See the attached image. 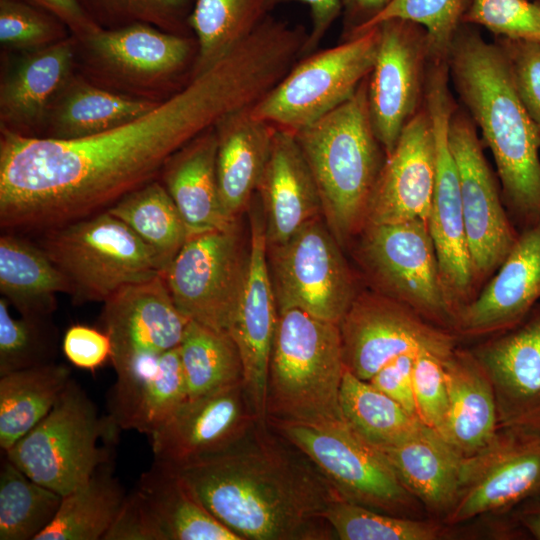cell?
<instances>
[{
    "label": "cell",
    "mask_w": 540,
    "mask_h": 540,
    "mask_svg": "<svg viewBox=\"0 0 540 540\" xmlns=\"http://www.w3.org/2000/svg\"><path fill=\"white\" fill-rule=\"evenodd\" d=\"M297 1L306 4L312 19L311 29L304 47L303 57L313 53L335 20L342 14V0H272L273 6Z\"/></svg>",
    "instance_id": "52"
},
{
    "label": "cell",
    "mask_w": 540,
    "mask_h": 540,
    "mask_svg": "<svg viewBox=\"0 0 540 540\" xmlns=\"http://www.w3.org/2000/svg\"><path fill=\"white\" fill-rule=\"evenodd\" d=\"M448 410L443 437L464 456L486 448L499 426L495 393L473 353L456 348L443 359Z\"/></svg>",
    "instance_id": "32"
},
{
    "label": "cell",
    "mask_w": 540,
    "mask_h": 540,
    "mask_svg": "<svg viewBox=\"0 0 540 540\" xmlns=\"http://www.w3.org/2000/svg\"><path fill=\"white\" fill-rule=\"evenodd\" d=\"M540 302V220L523 228L510 252L478 296L456 312L465 335L505 331Z\"/></svg>",
    "instance_id": "26"
},
{
    "label": "cell",
    "mask_w": 540,
    "mask_h": 540,
    "mask_svg": "<svg viewBox=\"0 0 540 540\" xmlns=\"http://www.w3.org/2000/svg\"><path fill=\"white\" fill-rule=\"evenodd\" d=\"M62 20L76 37H84L99 27L85 12L78 0H26Z\"/></svg>",
    "instance_id": "53"
},
{
    "label": "cell",
    "mask_w": 540,
    "mask_h": 540,
    "mask_svg": "<svg viewBox=\"0 0 540 540\" xmlns=\"http://www.w3.org/2000/svg\"><path fill=\"white\" fill-rule=\"evenodd\" d=\"M270 276L262 207L250 214V245L246 278L230 335L241 356L243 386L258 423L267 424L266 387L270 353L278 321Z\"/></svg>",
    "instance_id": "21"
},
{
    "label": "cell",
    "mask_w": 540,
    "mask_h": 540,
    "mask_svg": "<svg viewBox=\"0 0 540 540\" xmlns=\"http://www.w3.org/2000/svg\"><path fill=\"white\" fill-rule=\"evenodd\" d=\"M248 254L237 221L224 229L191 235L162 275L179 311L189 320L229 332Z\"/></svg>",
    "instance_id": "13"
},
{
    "label": "cell",
    "mask_w": 540,
    "mask_h": 540,
    "mask_svg": "<svg viewBox=\"0 0 540 540\" xmlns=\"http://www.w3.org/2000/svg\"><path fill=\"white\" fill-rule=\"evenodd\" d=\"M74 40L76 72L120 95L160 103L193 77L198 50L194 36L138 22L99 28Z\"/></svg>",
    "instance_id": "6"
},
{
    "label": "cell",
    "mask_w": 540,
    "mask_h": 540,
    "mask_svg": "<svg viewBox=\"0 0 540 540\" xmlns=\"http://www.w3.org/2000/svg\"><path fill=\"white\" fill-rule=\"evenodd\" d=\"M443 359L430 351H420L415 357L412 373L416 416L442 437L448 410Z\"/></svg>",
    "instance_id": "48"
},
{
    "label": "cell",
    "mask_w": 540,
    "mask_h": 540,
    "mask_svg": "<svg viewBox=\"0 0 540 540\" xmlns=\"http://www.w3.org/2000/svg\"><path fill=\"white\" fill-rule=\"evenodd\" d=\"M507 432L465 459L458 497L446 520L459 523L511 508L540 492V434Z\"/></svg>",
    "instance_id": "19"
},
{
    "label": "cell",
    "mask_w": 540,
    "mask_h": 540,
    "mask_svg": "<svg viewBox=\"0 0 540 540\" xmlns=\"http://www.w3.org/2000/svg\"><path fill=\"white\" fill-rule=\"evenodd\" d=\"M473 354L492 382L499 425L540 434V302Z\"/></svg>",
    "instance_id": "23"
},
{
    "label": "cell",
    "mask_w": 540,
    "mask_h": 540,
    "mask_svg": "<svg viewBox=\"0 0 540 540\" xmlns=\"http://www.w3.org/2000/svg\"><path fill=\"white\" fill-rule=\"evenodd\" d=\"M359 234L360 260L381 294L422 317L453 321L427 222L369 224Z\"/></svg>",
    "instance_id": "14"
},
{
    "label": "cell",
    "mask_w": 540,
    "mask_h": 540,
    "mask_svg": "<svg viewBox=\"0 0 540 540\" xmlns=\"http://www.w3.org/2000/svg\"><path fill=\"white\" fill-rule=\"evenodd\" d=\"M344 371L338 324L299 309L280 311L267 374V423L346 422L340 407Z\"/></svg>",
    "instance_id": "5"
},
{
    "label": "cell",
    "mask_w": 540,
    "mask_h": 540,
    "mask_svg": "<svg viewBox=\"0 0 540 540\" xmlns=\"http://www.w3.org/2000/svg\"><path fill=\"white\" fill-rule=\"evenodd\" d=\"M267 424L301 451L342 499L393 515L413 506V495L384 454L346 422L329 426Z\"/></svg>",
    "instance_id": "12"
},
{
    "label": "cell",
    "mask_w": 540,
    "mask_h": 540,
    "mask_svg": "<svg viewBox=\"0 0 540 540\" xmlns=\"http://www.w3.org/2000/svg\"><path fill=\"white\" fill-rule=\"evenodd\" d=\"M379 450L413 496L436 513L450 512L466 459L457 448L422 423L400 442Z\"/></svg>",
    "instance_id": "31"
},
{
    "label": "cell",
    "mask_w": 540,
    "mask_h": 540,
    "mask_svg": "<svg viewBox=\"0 0 540 540\" xmlns=\"http://www.w3.org/2000/svg\"><path fill=\"white\" fill-rule=\"evenodd\" d=\"M67 25L49 11L26 0H0L2 51H30L69 37Z\"/></svg>",
    "instance_id": "46"
},
{
    "label": "cell",
    "mask_w": 540,
    "mask_h": 540,
    "mask_svg": "<svg viewBox=\"0 0 540 540\" xmlns=\"http://www.w3.org/2000/svg\"><path fill=\"white\" fill-rule=\"evenodd\" d=\"M65 364L50 363L0 376V447H12L51 411L71 381Z\"/></svg>",
    "instance_id": "35"
},
{
    "label": "cell",
    "mask_w": 540,
    "mask_h": 540,
    "mask_svg": "<svg viewBox=\"0 0 540 540\" xmlns=\"http://www.w3.org/2000/svg\"><path fill=\"white\" fill-rule=\"evenodd\" d=\"M374 26L342 43L300 58L251 113L293 133L349 100L369 76L377 55Z\"/></svg>",
    "instance_id": "9"
},
{
    "label": "cell",
    "mask_w": 540,
    "mask_h": 540,
    "mask_svg": "<svg viewBox=\"0 0 540 540\" xmlns=\"http://www.w3.org/2000/svg\"><path fill=\"white\" fill-rule=\"evenodd\" d=\"M323 517L341 540H435L442 535L436 523L400 517L344 499L332 502Z\"/></svg>",
    "instance_id": "42"
},
{
    "label": "cell",
    "mask_w": 540,
    "mask_h": 540,
    "mask_svg": "<svg viewBox=\"0 0 540 540\" xmlns=\"http://www.w3.org/2000/svg\"><path fill=\"white\" fill-rule=\"evenodd\" d=\"M0 299V376L54 362L58 337L50 317L22 316Z\"/></svg>",
    "instance_id": "43"
},
{
    "label": "cell",
    "mask_w": 540,
    "mask_h": 540,
    "mask_svg": "<svg viewBox=\"0 0 540 540\" xmlns=\"http://www.w3.org/2000/svg\"><path fill=\"white\" fill-rule=\"evenodd\" d=\"M110 462L62 497L55 518L35 540H103L126 498Z\"/></svg>",
    "instance_id": "36"
},
{
    "label": "cell",
    "mask_w": 540,
    "mask_h": 540,
    "mask_svg": "<svg viewBox=\"0 0 540 540\" xmlns=\"http://www.w3.org/2000/svg\"><path fill=\"white\" fill-rule=\"evenodd\" d=\"M216 155L214 126L173 153L159 176L191 235L224 229L237 221L226 214L221 202Z\"/></svg>",
    "instance_id": "30"
},
{
    "label": "cell",
    "mask_w": 540,
    "mask_h": 540,
    "mask_svg": "<svg viewBox=\"0 0 540 540\" xmlns=\"http://www.w3.org/2000/svg\"><path fill=\"white\" fill-rule=\"evenodd\" d=\"M215 130L220 198L226 214L237 220L258 190L276 127L247 108L225 116Z\"/></svg>",
    "instance_id": "29"
},
{
    "label": "cell",
    "mask_w": 540,
    "mask_h": 540,
    "mask_svg": "<svg viewBox=\"0 0 540 540\" xmlns=\"http://www.w3.org/2000/svg\"><path fill=\"white\" fill-rule=\"evenodd\" d=\"M508 62L516 93L540 132V43L495 37Z\"/></svg>",
    "instance_id": "49"
},
{
    "label": "cell",
    "mask_w": 540,
    "mask_h": 540,
    "mask_svg": "<svg viewBox=\"0 0 540 540\" xmlns=\"http://www.w3.org/2000/svg\"><path fill=\"white\" fill-rule=\"evenodd\" d=\"M258 423L243 381L187 398L152 434L155 461L174 467L223 452Z\"/></svg>",
    "instance_id": "22"
},
{
    "label": "cell",
    "mask_w": 540,
    "mask_h": 540,
    "mask_svg": "<svg viewBox=\"0 0 540 540\" xmlns=\"http://www.w3.org/2000/svg\"><path fill=\"white\" fill-rule=\"evenodd\" d=\"M257 425L227 450L175 467L179 476L241 540L328 538L323 514L342 498L301 451Z\"/></svg>",
    "instance_id": "2"
},
{
    "label": "cell",
    "mask_w": 540,
    "mask_h": 540,
    "mask_svg": "<svg viewBox=\"0 0 540 540\" xmlns=\"http://www.w3.org/2000/svg\"><path fill=\"white\" fill-rule=\"evenodd\" d=\"M158 104L106 90L75 70L50 102L37 138L89 137L136 119Z\"/></svg>",
    "instance_id": "33"
},
{
    "label": "cell",
    "mask_w": 540,
    "mask_h": 540,
    "mask_svg": "<svg viewBox=\"0 0 540 540\" xmlns=\"http://www.w3.org/2000/svg\"><path fill=\"white\" fill-rule=\"evenodd\" d=\"M278 313L299 309L339 324L358 295L350 267L319 216L277 245H267Z\"/></svg>",
    "instance_id": "11"
},
{
    "label": "cell",
    "mask_w": 540,
    "mask_h": 540,
    "mask_svg": "<svg viewBox=\"0 0 540 540\" xmlns=\"http://www.w3.org/2000/svg\"><path fill=\"white\" fill-rule=\"evenodd\" d=\"M187 398L178 346L117 374L109 416L119 429L150 436Z\"/></svg>",
    "instance_id": "28"
},
{
    "label": "cell",
    "mask_w": 540,
    "mask_h": 540,
    "mask_svg": "<svg viewBox=\"0 0 540 540\" xmlns=\"http://www.w3.org/2000/svg\"><path fill=\"white\" fill-rule=\"evenodd\" d=\"M62 497L31 479L4 455L0 469V540H35L55 518Z\"/></svg>",
    "instance_id": "41"
},
{
    "label": "cell",
    "mask_w": 540,
    "mask_h": 540,
    "mask_svg": "<svg viewBox=\"0 0 540 540\" xmlns=\"http://www.w3.org/2000/svg\"><path fill=\"white\" fill-rule=\"evenodd\" d=\"M41 234L39 245L67 279L75 303H104L162 275L149 247L107 210Z\"/></svg>",
    "instance_id": "7"
},
{
    "label": "cell",
    "mask_w": 540,
    "mask_h": 540,
    "mask_svg": "<svg viewBox=\"0 0 540 540\" xmlns=\"http://www.w3.org/2000/svg\"><path fill=\"white\" fill-rule=\"evenodd\" d=\"M119 427L101 418L93 401L73 379L47 416L4 455L34 481L62 496L84 484L109 461L108 445Z\"/></svg>",
    "instance_id": "8"
},
{
    "label": "cell",
    "mask_w": 540,
    "mask_h": 540,
    "mask_svg": "<svg viewBox=\"0 0 540 540\" xmlns=\"http://www.w3.org/2000/svg\"><path fill=\"white\" fill-rule=\"evenodd\" d=\"M179 351L188 398L243 381L241 356L229 332L189 320Z\"/></svg>",
    "instance_id": "39"
},
{
    "label": "cell",
    "mask_w": 540,
    "mask_h": 540,
    "mask_svg": "<svg viewBox=\"0 0 540 540\" xmlns=\"http://www.w3.org/2000/svg\"><path fill=\"white\" fill-rule=\"evenodd\" d=\"M1 55L0 130L38 137L50 102L75 71L74 37Z\"/></svg>",
    "instance_id": "25"
},
{
    "label": "cell",
    "mask_w": 540,
    "mask_h": 540,
    "mask_svg": "<svg viewBox=\"0 0 540 540\" xmlns=\"http://www.w3.org/2000/svg\"><path fill=\"white\" fill-rule=\"evenodd\" d=\"M462 23L494 37L540 43V0H469Z\"/></svg>",
    "instance_id": "47"
},
{
    "label": "cell",
    "mask_w": 540,
    "mask_h": 540,
    "mask_svg": "<svg viewBox=\"0 0 540 540\" xmlns=\"http://www.w3.org/2000/svg\"><path fill=\"white\" fill-rule=\"evenodd\" d=\"M367 81L349 100L294 133L317 184L323 218L341 246L364 228L386 160L370 118Z\"/></svg>",
    "instance_id": "4"
},
{
    "label": "cell",
    "mask_w": 540,
    "mask_h": 540,
    "mask_svg": "<svg viewBox=\"0 0 540 540\" xmlns=\"http://www.w3.org/2000/svg\"><path fill=\"white\" fill-rule=\"evenodd\" d=\"M451 85L494 159L504 205L526 228L540 220V132L523 107L504 53L462 24L449 57Z\"/></svg>",
    "instance_id": "3"
},
{
    "label": "cell",
    "mask_w": 540,
    "mask_h": 540,
    "mask_svg": "<svg viewBox=\"0 0 540 540\" xmlns=\"http://www.w3.org/2000/svg\"><path fill=\"white\" fill-rule=\"evenodd\" d=\"M0 292L22 316L50 317L57 294H70L63 273L39 244L5 231L0 237Z\"/></svg>",
    "instance_id": "34"
},
{
    "label": "cell",
    "mask_w": 540,
    "mask_h": 540,
    "mask_svg": "<svg viewBox=\"0 0 540 540\" xmlns=\"http://www.w3.org/2000/svg\"><path fill=\"white\" fill-rule=\"evenodd\" d=\"M103 540H241L191 493L175 467L155 461Z\"/></svg>",
    "instance_id": "18"
},
{
    "label": "cell",
    "mask_w": 540,
    "mask_h": 540,
    "mask_svg": "<svg viewBox=\"0 0 540 540\" xmlns=\"http://www.w3.org/2000/svg\"><path fill=\"white\" fill-rule=\"evenodd\" d=\"M375 26L380 37L367 81L368 106L374 132L387 156L405 125L424 105L431 50L426 29L413 21L392 18Z\"/></svg>",
    "instance_id": "17"
},
{
    "label": "cell",
    "mask_w": 540,
    "mask_h": 540,
    "mask_svg": "<svg viewBox=\"0 0 540 540\" xmlns=\"http://www.w3.org/2000/svg\"><path fill=\"white\" fill-rule=\"evenodd\" d=\"M101 319L116 374L178 347L189 322L162 275L120 289L104 302Z\"/></svg>",
    "instance_id": "20"
},
{
    "label": "cell",
    "mask_w": 540,
    "mask_h": 540,
    "mask_svg": "<svg viewBox=\"0 0 540 540\" xmlns=\"http://www.w3.org/2000/svg\"><path fill=\"white\" fill-rule=\"evenodd\" d=\"M340 407L346 423L378 449L400 442L422 424L395 400L346 368Z\"/></svg>",
    "instance_id": "40"
},
{
    "label": "cell",
    "mask_w": 540,
    "mask_h": 540,
    "mask_svg": "<svg viewBox=\"0 0 540 540\" xmlns=\"http://www.w3.org/2000/svg\"><path fill=\"white\" fill-rule=\"evenodd\" d=\"M468 4L469 0H393L359 34L388 19L410 20L426 29L431 57L448 60Z\"/></svg>",
    "instance_id": "45"
},
{
    "label": "cell",
    "mask_w": 540,
    "mask_h": 540,
    "mask_svg": "<svg viewBox=\"0 0 540 540\" xmlns=\"http://www.w3.org/2000/svg\"><path fill=\"white\" fill-rule=\"evenodd\" d=\"M435 178L434 136L424 104L386 156L369 202L365 226L412 220L428 223Z\"/></svg>",
    "instance_id": "24"
},
{
    "label": "cell",
    "mask_w": 540,
    "mask_h": 540,
    "mask_svg": "<svg viewBox=\"0 0 540 540\" xmlns=\"http://www.w3.org/2000/svg\"><path fill=\"white\" fill-rule=\"evenodd\" d=\"M423 318L384 294H358L338 324L345 368L369 381L405 353L424 350L447 357L455 349L454 338Z\"/></svg>",
    "instance_id": "16"
},
{
    "label": "cell",
    "mask_w": 540,
    "mask_h": 540,
    "mask_svg": "<svg viewBox=\"0 0 540 540\" xmlns=\"http://www.w3.org/2000/svg\"><path fill=\"white\" fill-rule=\"evenodd\" d=\"M417 353L409 352L399 355L385 364L368 381L414 416H416V409L412 373Z\"/></svg>",
    "instance_id": "51"
},
{
    "label": "cell",
    "mask_w": 540,
    "mask_h": 540,
    "mask_svg": "<svg viewBox=\"0 0 540 540\" xmlns=\"http://www.w3.org/2000/svg\"><path fill=\"white\" fill-rule=\"evenodd\" d=\"M257 191L269 246L287 241L305 224L323 216L314 176L295 134L289 130L276 127Z\"/></svg>",
    "instance_id": "27"
},
{
    "label": "cell",
    "mask_w": 540,
    "mask_h": 540,
    "mask_svg": "<svg viewBox=\"0 0 540 540\" xmlns=\"http://www.w3.org/2000/svg\"><path fill=\"white\" fill-rule=\"evenodd\" d=\"M424 104L435 143L436 178L429 231L448 302L454 312L468 303L476 285L466 235L456 162L449 142V125L458 103L451 90L446 61L429 64ZM454 319V318H453Z\"/></svg>",
    "instance_id": "10"
},
{
    "label": "cell",
    "mask_w": 540,
    "mask_h": 540,
    "mask_svg": "<svg viewBox=\"0 0 540 540\" xmlns=\"http://www.w3.org/2000/svg\"><path fill=\"white\" fill-rule=\"evenodd\" d=\"M393 0H342L343 41L357 36Z\"/></svg>",
    "instance_id": "54"
},
{
    "label": "cell",
    "mask_w": 540,
    "mask_h": 540,
    "mask_svg": "<svg viewBox=\"0 0 540 540\" xmlns=\"http://www.w3.org/2000/svg\"><path fill=\"white\" fill-rule=\"evenodd\" d=\"M63 353L74 366L94 370L111 358V342L104 331L75 324L70 326L62 340Z\"/></svg>",
    "instance_id": "50"
},
{
    "label": "cell",
    "mask_w": 540,
    "mask_h": 540,
    "mask_svg": "<svg viewBox=\"0 0 540 540\" xmlns=\"http://www.w3.org/2000/svg\"><path fill=\"white\" fill-rule=\"evenodd\" d=\"M466 235L476 284L492 275L513 247L518 233L504 205L497 174L483 151L474 121L458 103L449 125Z\"/></svg>",
    "instance_id": "15"
},
{
    "label": "cell",
    "mask_w": 540,
    "mask_h": 540,
    "mask_svg": "<svg viewBox=\"0 0 540 540\" xmlns=\"http://www.w3.org/2000/svg\"><path fill=\"white\" fill-rule=\"evenodd\" d=\"M270 87L261 59L239 45L169 99L108 131L53 140L0 130L1 228L43 233L106 211L159 179L173 153L254 106Z\"/></svg>",
    "instance_id": "1"
},
{
    "label": "cell",
    "mask_w": 540,
    "mask_h": 540,
    "mask_svg": "<svg viewBox=\"0 0 540 540\" xmlns=\"http://www.w3.org/2000/svg\"><path fill=\"white\" fill-rule=\"evenodd\" d=\"M101 28L115 29L147 23L163 31L188 34L189 0H78Z\"/></svg>",
    "instance_id": "44"
},
{
    "label": "cell",
    "mask_w": 540,
    "mask_h": 540,
    "mask_svg": "<svg viewBox=\"0 0 540 540\" xmlns=\"http://www.w3.org/2000/svg\"><path fill=\"white\" fill-rule=\"evenodd\" d=\"M273 8L272 0H196L188 17L198 49L193 76L250 36Z\"/></svg>",
    "instance_id": "38"
},
{
    "label": "cell",
    "mask_w": 540,
    "mask_h": 540,
    "mask_svg": "<svg viewBox=\"0 0 540 540\" xmlns=\"http://www.w3.org/2000/svg\"><path fill=\"white\" fill-rule=\"evenodd\" d=\"M107 211L122 220L149 247L162 275L191 236L159 179L127 194Z\"/></svg>",
    "instance_id": "37"
},
{
    "label": "cell",
    "mask_w": 540,
    "mask_h": 540,
    "mask_svg": "<svg viewBox=\"0 0 540 540\" xmlns=\"http://www.w3.org/2000/svg\"><path fill=\"white\" fill-rule=\"evenodd\" d=\"M517 522L540 540V492L516 506Z\"/></svg>",
    "instance_id": "55"
}]
</instances>
